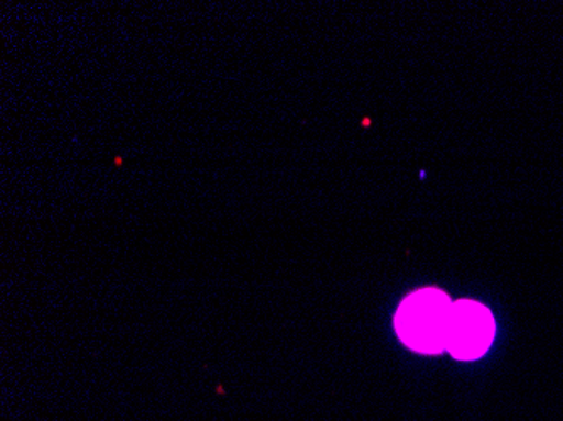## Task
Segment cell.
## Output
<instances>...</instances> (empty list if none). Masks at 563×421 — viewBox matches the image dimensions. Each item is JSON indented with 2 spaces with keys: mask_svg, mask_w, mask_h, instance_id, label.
<instances>
[{
  "mask_svg": "<svg viewBox=\"0 0 563 421\" xmlns=\"http://www.w3.org/2000/svg\"><path fill=\"white\" fill-rule=\"evenodd\" d=\"M452 300L439 288H422L398 307L395 329L405 346L420 354L445 351Z\"/></svg>",
  "mask_w": 563,
  "mask_h": 421,
  "instance_id": "cell-1",
  "label": "cell"
},
{
  "mask_svg": "<svg viewBox=\"0 0 563 421\" xmlns=\"http://www.w3.org/2000/svg\"><path fill=\"white\" fill-rule=\"evenodd\" d=\"M496 334L492 310L474 300L452 303L445 351L459 361L479 359L488 353Z\"/></svg>",
  "mask_w": 563,
  "mask_h": 421,
  "instance_id": "cell-2",
  "label": "cell"
}]
</instances>
